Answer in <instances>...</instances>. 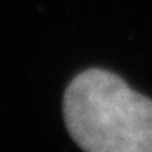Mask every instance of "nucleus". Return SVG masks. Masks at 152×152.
I'll use <instances>...</instances> for the list:
<instances>
[{
    "label": "nucleus",
    "mask_w": 152,
    "mask_h": 152,
    "mask_svg": "<svg viewBox=\"0 0 152 152\" xmlns=\"http://www.w3.org/2000/svg\"><path fill=\"white\" fill-rule=\"evenodd\" d=\"M64 118L85 152H152V100L109 71L87 69L69 83Z\"/></svg>",
    "instance_id": "nucleus-1"
}]
</instances>
